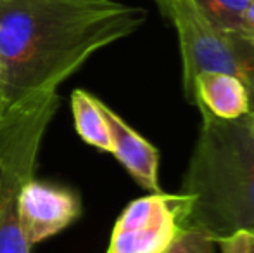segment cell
I'll use <instances>...</instances> for the list:
<instances>
[{"mask_svg":"<svg viewBox=\"0 0 254 253\" xmlns=\"http://www.w3.org/2000/svg\"><path fill=\"white\" fill-rule=\"evenodd\" d=\"M145 19V9L114 0H0V88L7 109L57 94L94 52Z\"/></svg>","mask_w":254,"mask_h":253,"instance_id":"1","label":"cell"},{"mask_svg":"<svg viewBox=\"0 0 254 253\" xmlns=\"http://www.w3.org/2000/svg\"><path fill=\"white\" fill-rule=\"evenodd\" d=\"M197 108L202 123L182 184V229L216 243L235 233L254 236V115L221 120Z\"/></svg>","mask_w":254,"mask_h":253,"instance_id":"2","label":"cell"},{"mask_svg":"<svg viewBox=\"0 0 254 253\" xmlns=\"http://www.w3.org/2000/svg\"><path fill=\"white\" fill-rule=\"evenodd\" d=\"M59 106L54 94L9 111L0 123V253H30L19 220V194L33 179L44 134Z\"/></svg>","mask_w":254,"mask_h":253,"instance_id":"3","label":"cell"},{"mask_svg":"<svg viewBox=\"0 0 254 253\" xmlns=\"http://www.w3.org/2000/svg\"><path fill=\"white\" fill-rule=\"evenodd\" d=\"M166 19L178 33L184 63V90L192 102V82L201 71H220L239 78L249 92L254 115V35L246 30L213 26L194 0H166Z\"/></svg>","mask_w":254,"mask_h":253,"instance_id":"4","label":"cell"},{"mask_svg":"<svg viewBox=\"0 0 254 253\" xmlns=\"http://www.w3.org/2000/svg\"><path fill=\"white\" fill-rule=\"evenodd\" d=\"M182 194L152 192L131 201L111 234L107 253H163L182 229Z\"/></svg>","mask_w":254,"mask_h":253,"instance_id":"5","label":"cell"},{"mask_svg":"<svg viewBox=\"0 0 254 253\" xmlns=\"http://www.w3.org/2000/svg\"><path fill=\"white\" fill-rule=\"evenodd\" d=\"M81 203L74 192L28 180L19 194V220L30 245L40 243L66 229L80 217Z\"/></svg>","mask_w":254,"mask_h":253,"instance_id":"6","label":"cell"},{"mask_svg":"<svg viewBox=\"0 0 254 253\" xmlns=\"http://www.w3.org/2000/svg\"><path fill=\"white\" fill-rule=\"evenodd\" d=\"M101 108L107 127H109L111 142H113L111 153L137 180L138 186L151 192H161L159 180H157V169H159L157 149L142 135H138L121 116H118L104 102Z\"/></svg>","mask_w":254,"mask_h":253,"instance_id":"7","label":"cell"},{"mask_svg":"<svg viewBox=\"0 0 254 253\" xmlns=\"http://www.w3.org/2000/svg\"><path fill=\"white\" fill-rule=\"evenodd\" d=\"M192 104L202 106L221 120L251 113L249 92L239 78L220 71H201L192 82Z\"/></svg>","mask_w":254,"mask_h":253,"instance_id":"8","label":"cell"},{"mask_svg":"<svg viewBox=\"0 0 254 253\" xmlns=\"http://www.w3.org/2000/svg\"><path fill=\"white\" fill-rule=\"evenodd\" d=\"M102 102L95 99L92 94L81 90H74L71 94V108H73L74 125L80 137L87 144L101 149V151L111 153L113 151V142L107 122L104 118L101 108Z\"/></svg>","mask_w":254,"mask_h":253,"instance_id":"9","label":"cell"},{"mask_svg":"<svg viewBox=\"0 0 254 253\" xmlns=\"http://www.w3.org/2000/svg\"><path fill=\"white\" fill-rule=\"evenodd\" d=\"M216 241L201 231L180 229L171 245L163 253H214Z\"/></svg>","mask_w":254,"mask_h":253,"instance_id":"10","label":"cell"},{"mask_svg":"<svg viewBox=\"0 0 254 253\" xmlns=\"http://www.w3.org/2000/svg\"><path fill=\"white\" fill-rule=\"evenodd\" d=\"M216 245L221 247V253H254V236L248 233H235Z\"/></svg>","mask_w":254,"mask_h":253,"instance_id":"11","label":"cell"},{"mask_svg":"<svg viewBox=\"0 0 254 253\" xmlns=\"http://www.w3.org/2000/svg\"><path fill=\"white\" fill-rule=\"evenodd\" d=\"M244 30L254 35V0H249L244 12Z\"/></svg>","mask_w":254,"mask_h":253,"instance_id":"12","label":"cell"},{"mask_svg":"<svg viewBox=\"0 0 254 253\" xmlns=\"http://www.w3.org/2000/svg\"><path fill=\"white\" fill-rule=\"evenodd\" d=\"M9 115V109H7V104H5V99H3V94H2V88H0V123L7 118Z\"/></svg>","mask_w":254,"mask_h":253,"instance_id":"13","label":"cell"},{"mask_svg":"<svg viewBox=\"0 0 254 253\" xmlns=\"http://www.w3.org/2000/svg\"><path fill=\"white\" fill-rule=\"evenodd\" d=\"M157 7H159L161 14H163L164 17H166V12H168V5H166V0H156Z\"/></svg>","mask_w":254,"mask_h":253,"instance_id":"14","label":"cell"}]
</instances>
